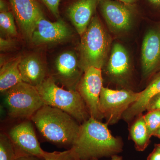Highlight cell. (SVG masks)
<instances>
[{
  "instance_id": "obj_1",
  "label": "cell",
  "mask_w": 160,
  "mask_h": 160,
  "mask_svg": "<svg viewBox=\"0 0 160 160\" xmlns=\"http://www.w3.org/2000/svg\"><path fill=\"white\" fill-rule=\"evenodd\" d=\"M123 143L112 136L108 124L89 118L81 125L79 133L72 148L80 160L112 157L122 151Z\"/></svg>"
},
{
  "instance_id": "obj_2",
  "label": "cell",
  "mask_w": 160,
  "mask_h": 160,
  "mask_svg": "<svg viewBox=\"0 0 160 160\" xmlns=\"http://www.w3.org/2000/svg\"><path fill=\"white\" fill-rule=\"evenodd\" d=\"M48 142L59 147L71 149L78 137L81 125L67 112L44 105L30 119Z\"/></svg>"
},
{
  "instance_id": "obj_3",
  "label": "cell",
  "mask_w": 160,
  "mask_h": 160,
  "mask_svg": "<svg viewBox=\"0 0 160 160\" xmlns=\"http://www.w3.org/2000/svg\"><path fill=\"white\" fill-rule=\"evenodd\" d=\"M81 37L80 68L83 72L91 67L102 69L111 49L112 38L97 15L92 18Z\"/></svg>"
},
{
  "instance_id": "obj_4",
  "label": "cell",
  "mask_w": 160,
  "mask_h": 160,
  "mask_svg": "<svg viewBox=\"0 0 160 160\" xmlns=\"http://www.w3.org/2000/svg\"><path fill=\"white\" fill-rule=\"evenodd\" d=\"M44 105L61 109L82 123L90 118L84 100L77 90L58 86L51 76L37 86Z\"/></svg>"
},
{
  "instance_id": "obj_5",
  "label": "cell",
  "mask_w": 160,
  "mask_h": 160,
  "mask_svg": "<svg viewBox=\"0 0 160 160\" xmlns=\"http://www.w3.org/2000/svg\"><path fill=\"white\" fill-rule=\"evenodd\" d=\"M5 94L8 114L13 118L30 119L45 105L36 87L23 82Z\"/></svg>"
},
{
  "instance_id": "obj_6",
  "label": "cell",
  "mask_w": 160,
  "mask_h": 160,
  "mask_svg": "<svg viewBox=\"0 0 160 160\" xmlns=\"http://www.w3.org/2000/svg\"><path fill=\"white\" fill-rule=\"evenodd\" d=\"M139 96L140 92L128 89L113 90L103 86L100 95L99 108L107 124L117 122Z\"/></svg>"
},
{
  "instance_id": "obj_7",
  "label": "cell",
  "mask_w": 160,
  "mask_h": 160,
  "mask_svg": "<svg viewBox=\"0 0 160 160\" xmlns=\"http://www.w3.org/2000/svg\"><path fill=\"white\" fill-rule=\"evenodd\" d=\"M98 6L112 33L122 34L131 29L137 14L135 4H126L117 0H100Z\"/></svg>"
},
{
  "instance_id": "obj_8",
  "label": "cell",
  "mask_w": 160,
  "mask_h": 160,
  "mask_svg": "<svg viewBox=\"0 0 160 160\" xmlns=\"http://www.w3.org/2000/svg\"><path fill=\"white\" fill-rule=\"evenodd\" d=\"M102 87V69L93 67L84 71L77 87V90L84 100L90 117L98 120L104 118L99 108L100 95Z\"/></svg>"
},
{
  "instance_id": "obj_9",
  "label": "cell",
  "mask_w": 160,
  "mask_h": 160,
  "mask_svg": "<svg viewBox=\"0 0 160 160\" xmlns=\"http://www.w3.org/2000/svg\"><path fill=\"white\" fill-rule=\"evenodd\" d=\"M31 121L28 119L16 124L7 134L14 146L16 158L30 155L43 159L46 151L40 146Z\"/></svg>"
},
{
  "instance_id": "obj_10",
  "label": "cell",
  "mask_w": 160,
  "mask_h": 160,
  "mask_svg": "<svg viewBox=\"0 0 160 160\" xmlns=\"http://www.w3.org/2000/svg\"><path fill=\"white\" fill-rule=\"evenodd\" d=\"M12 11L21 32L27 39L32 35L39 19L44 16L38 0H9Z\"/></svg>"
},
{
  "instance_id": "obj_11",
  "label": "cell",
  "mask_w": 160,
  "mask_h": 160,
  "mask_svg": "<svg viewBox=\"0 0 160 160\" xmlns=\"http://www.w3.org/2000/svg\"><path fill=\"white\" fill-rule=\"evenodd\" d=\"M83 71L79 60L73 52L66 51L60 54L55 62L54 75L52 77L68 90H77Z\"/></svg>"
},
{
  "instance_id": "obj_12",
  "label": "cell",
  "mask_w": 160,
  "mask_h": 160,
  "mask_svg": "<svg viewBox=\"0 0 160 160\" xmlns=\"http://www.w3.org/2000/svg\"><path fill=\"white\" fill-rule=\"evenodd\" d=\"M141 63L145 77L160 71V24L152 27L145 34L141 49Z\"/></svg>"
},
{
  "instance_id": "obj_13",
  "label": "cell",
  "mask_w": 160,
  "mask_h": 160,
  "mask_svg": "<svg viewBox=\"0 0 160 160\" xmlns=\"http://www.w3.org/2000/svg\"><path fill=\"white\" fill-rule=\"evenodd\" d=\"M72 33L71 29L62 20L51 22L43 16L38 21L30 41L37 46L60 42L69 38Z\"/></svg>"
},
{
  "instance_id": "obj_14",
  "label": "cell",
  "mask_w": 160,
  "mask_h": 160,
  "mask_svg": "<svg viewBox=\"0 0 160 160\" xmlns=\"http://www.w3.org/2000/svg\"><path fill=\"white\" fill-rule=\"evenodd\" d=\"M131 71L129 53L122 44H113L106 67V73L112 80L123 84L127 80Z\"/></svg>"
},
{
  "instance_id": "obj_15",
  "label": "cell",
  "mask_w": 160,
  "mask_h": 160,
  "mask_svg": "<svg viewBox=\"0 0 160 160\" xmlns=\"http://www.w3.org/2000/svg\"><path fill=\"white\" fill-rule=\"evenodd\" d=\"M100 0H74L66 13L80 36L86 31L95 15Z\"/></svg>"
},
{
  "instance_id": "obj_16",
  "label": "cell",
  "mask_w": 160,
  "mask_h": 160,
  "mask_svg": "<svg viewBox=\"0 0 160 160\" xmlns=\"http://www.w3.org/2000/svg\"><path fill=\"white\" fill-rule=\"evenodd\" d=\"M19 69L23 82L34 87L39 86L48 77L46 65L35 55L22 58Z\"/></svg>"
},
{
  "instance_id": "obj_17",
  "label": "cell",
  "mask_w": 160,
  "mask_h": 160,
  "mask_svg": "<svg viewBox=\"0 0 160 160\" xmlns=\"http://www.w3.org/2000/svg\"><path fill=\"white\" fill-rule=\"evenodd\" d=\"M160 93V71L152 79L146 89L140 92L139 97L123 114L126 121H130L146 110L149 102L153 97Z\"/></svg>"
},
{
  "instance_id": "obj_18",
  "label": "cell",
  "mask_w": 160,
  "mask_h": 160,
  "mask_svg": "<svg viewBox=\"0 0 160 160\" xmlns=\"http://www.w3.org/2000/svg\"><path fill=\"white\" fill-rule=\"evenodd\" d=\"M21 59V57H18L1 65L0 91L2 93H6L13 86L23 82L19 69Z\"/></svg>"
},
{
  "instance_id": "obj_19",
  "label": "cell",
  "mask_w": 160,
  "mask_h": 160,
  "mask_svg": "<svg viewBox=\"0 0 160 160\" xmlns=\"http://www.w3.org/2000/svg\"><path fill=\"white\" fill-rule=\"evenodd\" d=\"M130 134L136 150L138 151H144L149 145L151 137L148 133L143 115L138 116L130 127Z\"/></svg>"
},
{
  "instance_id": "obj_20",
  "label": "cell",
  "mask_w": 160,
  "mask_h": 160,
  "mask_svg": "<svg viewBox=\"0 0 160 160\" xmlns=\"http://www.w3.org/2000/svg\"><path fill=\"white\" fill-rule=\"evenodd\" d=\"M14 15L5 0H0L1 31L9 37H16L18 32L15 24Z\"/></svg>"
},
{
  "instance_id": "obj_21",
  "label": "cell",
  "mask_w": 160,
  "mask_h": 160,
  "mask_svg": "<svg viewBox=\"0 0 160 160\" xmlns=\"http://www.w3.org/2000/svg\"><path fill=\"white\" fill-rule=\"evenodd\" d=\"M15 150L11 140L7 133L0 134V160H15Z\"/></svg>"
},
{
  "instance_id": "obj_22",
  "label": "cell",
  "mask_w": 160,
  "mask_h": 160,
  "mask_svg": "<svg viewBox=\"0 0 160 160\" xmlns=\"http://www.w3.org/2000/svg\"><path fill=\"white\" fill-rule=\"evenodd\" d=\"M149 137L153 136L160 128V110H153L148 111L144 115Z\"/></svg>"
},
{
  "instance_id": "obj_23",
  "label": "cell",
  "mask_w": 160,
  "mask_h": 160,
  "mask_svg": "<svg viewBox=\"0 0 160 160\" xmlns=\"http://www.w3.org/2000/svg\"><path fill=\"white\" fill-rule=\"evenodd\" d=\"M44 160H79L73 148L63 152H45Z\"/></svg>"
},
{
  "instance_id": "obj_24",
  "label": "cell",
  "mask_w": 160,
  "mask_h": 160,
  "mask_svg": "<svg viewBox=\"0 0 160 160\" xmlns=\"http://www.w3.org/2000/svg\"><path fill=\"white\" fill-rule=\"evenodd\" d=\"M43 3L49 12L57 18H59V6L61 0H38Z\"/></svg>"
},
{
  "instance_id": "obj_25",
  "label": "cell",
  "mask_w": 160,
  "mask_h": 160,
  "mask_svg": "<svg viewBox=\"0 0 160 160\" xmlns=\"http://www.w3.org/2000/svg\"><path fill=\"white\" fill-rule=\"evenodd\" d=\"M153 110H160V93L151 99L146 109L148 111Z\"/></svg>"
},
{
  "instance_id": "obj_26",
  "label": "cell",
  "mask_w": 160,
  "mask_h": 160,
  "mask_svg": "<svg viewBox=\"0 0 160 160\" xmlns=\"http://www.w3.org/2000/svg\"><path fill=\"white\" fill-rule=\"evenodd\" d=\"M14 45V42L10 39L0 38V49L1 51H5L12 48Z\"/></svg>"
},
{
  "instance_id": "obj_27",
  "label": "cell",
  "mask_w": 160,
  "mask_h": 160,
  "mask_svg": "<svg viewBox=\"0 0 160 160\" xmlns=\"http://www.w3.org/2000/svg\"><path fill=\"white\" fill-rule=\"evenodd\" d=\"M147 160H160V151L154 148L147 158Z\"/></svg>"
},
{
  "instance_id": "obj_28",
  "label": "cell",
  "mask_w": 160,
  "mask_h": 160,
  "mask_svg": "<svg viewBox=\"0 0 160 160\" xmlns=\"http://www.w3.org/2000/svg\"><path fill=\"white\" fill-rule=\"evenodd\" d=\"M15 160H44V159L34 156L27 155L18 157L16 158Z\"/></svg>"
},
{
  "instance_id": "obj_29",
  "label": "cell",
  "mask_w": 160,
  "mask_h": 160,
  "mask_svg": "<svg viewBox=\"0 0 160 160\" xmlns=\"http://www.w3.org/2000/svg\"><path fill=\"white\" fill-rule=\"evenodd\" d=\"M117 1L122 2L126 3V4L133 5V4H135V3L137 2L138 0H117Z\"/></svg>"
},
{
  "instance_id": "obj_30",
  "label": "cell",
  "mask_w": 160,
  "mask_h": 160,
  "mask_svg": "<svg viewBox=\"0 0 160 160\" xmlns=\"http://www.w3.org/2000/svg\"><path fill=\"white\" fill-rule=\"evenodd\" d=\"M90 160H99L98 159H92ZM110 160H123L122 157L121 156L117 155H114L112 156L111 157V159Z\"/></svg>"
},
{
  "instance_id": "obj_31",
  "label": "cell",
  "mask_w": 160,
  "mask_h": 160,
  "mask_svg": "<svg viewBox=\"0 0 160 160\" xmlns=\"http://www.w3.org/2000/svg\"><path fill=\"white\" fill-rule=\"evenodd\" d=\"M152 5L157 7H160V0H148Z\"/></svg>"
},
{
  "instance_id": "obj_32",
  "label": "cell",
  "mask_w": 160,
  "mask_h": 160,
  "mask_svg": "<svg viewBox=\"0 0 160 160\" xmlns=\"http://www.w3.org/2000/svg\"><path fill=\"white\" fill-rule=\"evenodd\" d=\"M153 136L155 137H158L159 138H160V128L159 129H158L157 131H156V132L154 133Z\"/></svg>"
},
{
  "instance_id": "obj_33",
  "label": "cell",
  "mask_w": 160,
  "mask_h": 160,
  "mask_svg": "<svg viewBox=\"0 0 160 160\" xmlns=\"http://www.w3.org/2000/svg\"><path fill=\"white\" fill-rule=\"evenodd\" d=\"M154 148L158 149L160 151V144H155L154 146Z\"/></svg>"
},
{
  "instance_id": "obj_34",
  "label": "cell",
  "mask_w": 160,
  "mask_h": 160,
  "mask_svg": "<svg viewBox=\"0 0 160 160\" xmlns=\"http://www.w3.org/2000/svg\"></svg>"
}]
</instances>
